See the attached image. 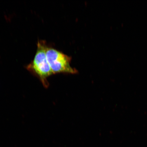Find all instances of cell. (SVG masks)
Returning a JSON list of instances; mask_svg holds the SVG:
<instances>
[{
    "mask_svg": "<svg viewBox=\"0 0 147 147\" xmlns=\"http://www.w3.org/2000/svg\"><path fill=\"white\" fill-rule=\"evenodd\" d=\"M47 47L45 41H38L37 49L34 59L26 67L28 71L39 78L46 87L49 86L47 78L53 74L46 57Z\"/></svg>",
    "mask_w": 147,
    "mask_h": 147,
    "instance_id": "6da1fadb",
    "label": "cell"
},
{
    "mask_svg": "<svg viewBox=\"0 0 147 147\" xmlns=\"http://www.w3.org/2000/svg\"><path fill=\"white\" fill-rule=\"evenodd\" d=\"M46 55L53 74L59 73L74 74L78 72L76 69L71 67V57L52 47H48Z\"/></svg>",
    "mask_w": 147,
    "mask_h": 147,
    "instance_id": "7a4b0ae2",
    "label": "cell"
}]
</instances>
